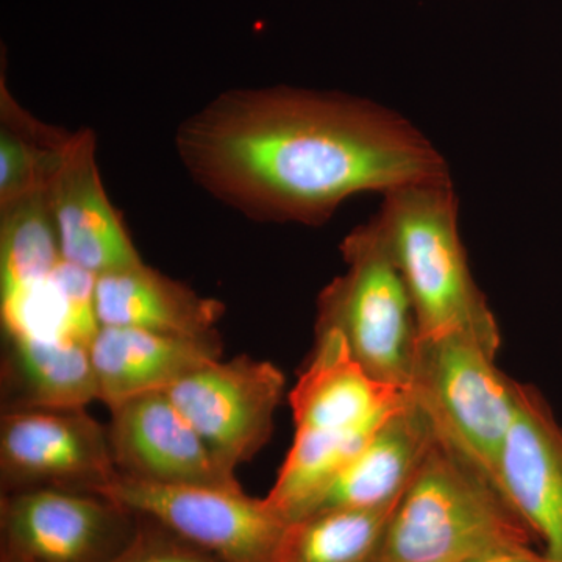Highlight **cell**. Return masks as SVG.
<instances>
[{
    "label": "cell",
    "mask_w": 562,
    "mask_h": 562,
    "mask_svg": "<svg viewBox=\"0 0 562 562\" xmlns=\"http://www.w3.org/2000/svg\"><path fill=\"white\" fill-rule=\"evenodd\" d=\"M176 144L195 183L260 222L317 227L351 195L450 180L412 122L341 92H224L180 125Z\"/></svg>",
    "instance_id": "1"
},
{
    "label": "cell",
    "mask_w": 562,
    "mask_h": 562,
    "mask_svg": "<svg viewBox=\"0 0 562 562\" xmlns=\"http://www.w3.org/2000/svg\"><path fill=\"white\" fill-rule=\"evenodd\" d=\"M95 314L101 327L209 336L217 333L224 306L139 262L98 276Z\"/></svg>",
    "instance_id": "16"
},
{
    "label": "cell",
    "mask_w": 562,
    "mask_h": 562,
    "mask_svg": "<svg viewBox=\"0 0 562 562\" xmlns=\"http://www.w3.org/2000/svg\"><path fill=\"white\" fill-rule=\"evenodd\" d=\"M47 195L63 260L94 276L143 262L103 188L94 133H72Z\"/></svg>",
    "instance_id": "12"
},
{
    "label": "cell",
    "mask_w": 562,
    "mask_h": 562,
    "mask_svg": "<svg viewBox=\"0 0 562 562\" xmlns=\"http://www.w3.org/2000/svg\"><path fill=\"white\" fill-rule=\"evenodd\" d=\"M0 308L44 286L63 260L46 191L0 209Z\"/></svg>",
    "instance_id": "18"
},
{
    "label": "cell",
    "mask_w": 562,
    "mask_h": 562,
    "mask_svg": "<svg viewBox=\"0 0 562 562\" xmlns=\"http://www.w3.org/2000/svg\"><path fill=\"white\" fill-rule=\"evenodd\" d=\"M475 562H558L552 560L549 554L543 552H536L532 547H524V549L509 550L492 554V557L484 558V560Z\"/></svg>",
    "instance_id": "22"
},
{
    "label": "cell",
    "mask_w": 562,
    "mask_h": 562,
    "mask_svg": "<svg viewBox=\"0 0 562 562\" xmlns=\"http://www.w3.org/2000/svg\"><path fill=\"white\" fill-rule=\"evenodd\" d=\"M497 351L469 333L419 338L408 394L438 438L498 490L520 383L497 368Z\"/></svg>",
    "instance_id": "4"
},
{
    "label": "cell",
    "mask_w": 562,
    "mask_h": 562,
    "mask_svg": "<svg viewBox=\"0 0 562 562\" xmlns=\"http://www.w3.org/2000/svg\"><path fill=\"white\" fill-rule=\"evenodd\" d=\"M371 225L408 288L419 338L469 333L501 349V330L473 280L452 180L386 192Z\"/></svg>",
    "instance_id": "2"
},
{
    "label": "cell",
    "mask_w": 562,
    "mask_h": 562,
    "mask_svg": "<svg viewBox=\"0 0 562 562\" xmlns=\"http://www.w3.org/2000/svg\"><path fill=\"white\" fill-rule=\"evenodd\" d=\"M0 562H31L25 560V558L20 557V554L11 553L9 550H2L0 553Z\"/></svg>",
    "instance_id": "23"
},
{
    "label": "cell",
    "mask_w": 562,
    "mask_h": 562,
    "mask_svg": "<svg viewBox=\"0 0 562 562\" xmlns=\"http://www.w3.org/2000/svg\"><path fill=\"white\" fill-rule=\"evenodd\" d=\"M408 401V391L372 379L351 357L341 333L316 331V347L290 405L295 431L372 435Z\"/></svg>",
    "instance_id": "13"
},
{
    "label": "cell",
    "mask_w": 562,
    "mask_h": 562,
    "mask_svg": "<svg viewBox=\"0 0 562 562\" xmlns=\"http://www.w3.org/2000/svg\"><path fill=\"white\" fill-rule=\"evenodd\" d=\"M535 541L502 492L436 438L395 506L379 562H475Z\"/></svg>",
    "instance_id": "3"
},
{
    "label": "cell",
    "mask_w": 562,
    "mask_h": 562,
    "mask_svg": "<svg viewBox=\"0 0 562 562\" xmlns=\"http://www.w3.org/2000/svg\"><path fill=\"white\" fill-rule=\"evenodd\" d=\"M106 431L117 472L168 486L243 490L165 391L147 392L110 409Z\"/></svg>",
    "instance_id": "10"
},
{
    "label": "cell",
    "mask_w": 562,
    "mask_h": 562,
    "mask_svg": "<svg viewBox=\"0 0 562 562\" xmlns=\"http://www.w3.org/2000/svg\"><path fill=\"white\" fill-rule=\"evenodd\" d=\"M398 501L327 509L292 524L277 562H379Z\"/></svg>",
    "instance_id": "19"
},
{
    "label": "cell",
    "mask_w": 562,
    "mask_h": 562,
    "mask_svg": "<svg viewBox=\"0 0 562 562\" xmlns=\"http://www.w3.org/2000/svg\"><path fill=\"white\" fill-rule=\"evenodd\" d=\"M3 412L85 409L99 401L90 346L69 336H5Z\"/></svg>",
    "instance_id": "17"
},
{
    "label": "cell",
    "mask_w": 562,
    "mask_h": 562,
    "mask_svg": "<svg viewBox=\"0 0 562 562\" xmlns=\"http://www.w3.org/2000/svg\"><path fill=\"white\" fill-rule=\"evenodd\" d=\"M0 127V209L33 192L49 190L72 133L41 124L20 109L2 87Z\"/></svg>",
    "instance_id": "20"
},
{
    "label": "cell",
    "mask_w": 562,
    "mask_h": 562,
    "mask_svg": "<svg viewBox=\"0 0 562 562\" xmlns=\"http://www.w3.org/2000/svg\"><path fill=\"white\" fill-rule=\"evenodd\" d=\"M347 272L317 299L316 331L336 330L372 379L408 391L419 325L408 288L371 225L341 244Z\"/></svg>",
    "instance_id": "5"
},
{
    "label": "cell",
    "mask_w": 562,
    "mask_h": 562,
    "mask_svg": "<svg viewBox=\"0 0 562 562\" xmlns=\"http://www.w3.org/2000/svg\"><path fill=\"white\" fill-rule=\"evenodd\" d=\"M498 490L562 562V425L542 392L519 384L516 416L498 464Z\"/></svg>",
    "instance_id": "11"
},
{
    "label": "cell",
    "mask_w": 562,
    "mask_h": 562,
    "mask_svg": "<svg viewBox=\"0 0 562 562\" xmlns=\"http://www.w3.org/2000/svg\"><path fill=\"white\" fill-rule=\"evenodd\" d=\"M430 417L409 397L376 428L308 514L398 501L435 443ZM306 516V517H308Z\"/></svg>",
    "instance_id": "15"
},
{
    "label": "cell",
    "mask_w": 562,
    "mask_h": 562,
    "mask_svg": "<svg viewBox=\"0 0 562 562\" xmlns=\"http://www.w3.org/2000/svg\"><path fill=\"white\" fill-rule=\"evenodd\" d=\"M98 495L149 517L221 562H277L291 525L243 490L168 486L117 475Z\"/></svg>",
    "instance_id": "6"
},
{
    "label": "cell",
    "mask_w": 562,
    "mask_h": 562,
    "mask_svg": "<svg viewBox=\"0 0 562 562\" xmlns=\"http://www.w3.org/2000/svg\"><path fill=\"white\" fill-rule=\"evenodd\" d=\"M284 384L272 362L241 355L194 369L165 392L214 457L236 471L271 441Z\"/></svg>",
    "instance_id": "7"
},
{
    "label": "cell",
    "mask_w": 562,
    "mask_h": 562,
    "mask_svg": "<svg viewBox=\"0 0 562 562\" xmlns=\"http://www.w3.org/2000/svg\"><path fill=\"white\" fill-rule=\"evenodd\" d=\"M99 401L109 408L147 392L165 391L181 376L221 360L220 333L168 335L132 327H101L90 344Z\"/></svg>",
    "instance_id": "14"
},
{
    "label": "cell",
    "mask_w": 562,
    "mask_h": 562,
    "mask_svg": "<svg viewBox=\"0 0 562 562\" xmlns=\"http://www.w3.org/2000/svg\"><path fill=\"white\" fill-rule=\"evenodd\" d=\"M117 475L109 431L85 409L2 413V494L38 487L98 494Z\"/></svg>",
    "instance_id": "8"
},
{
    "label": "cell",
    "mask_w": 562,
    "mask_h": 562,
    "mask_svg": "<svg viewBox=\"0 0 562 562\" xmlns=\"http://www.w3.org/2000/svg\"><path fill=\"white\" fill-rule=\"evenodd\" d=\"M136 530V514L90 492L38 487L0 502L2 550L31 562H106Z\"/></svg>",
    "instance_id": "9"
},
{
    "label": "cell",
    "mask_w": 562,
    "mask_h": 562,
    "mask_svg": "<svg viewBox=\"0 0 562 562\" xmlns=\"http://www.w3.org/2000/svg\"><path fill=\"white\" fill-rule=\"evenodd\" d=\"M136 517L138 530L135 538L106 562H221L149 517L138 514Z\"/></svg>",
    "instance_id": "21"
}]
</instances>
